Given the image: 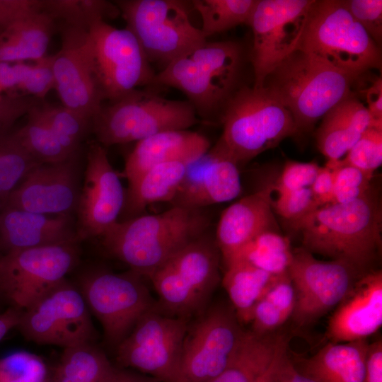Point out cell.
I'll use <instances>...</instances> for the list:
<instances>
[{
  "instance_id": "6da1fadb",
  "label": "cell",
  "mask_w": 382,
  "mask_h": 382,
  "mask_svg": "<svg viewBox=\"0 0 382 382\" xmlns=\"http://www.w3.org/2000/svg\"><path fill=\"white\" fill-rule=\"evenodd\" d=\"M289 224L311 253L347 262L364 272L371 270L381 250V211L371 191L353 202L318 206Z\"/></svg>"
},
{
  "instance_id": "7a4b0ae2",
  "label": "cell",
  "mask_w": 382,
  "mask_h": 382,
  "mask_svg": "<svg viewBox=\"0 0 382 382\" xmlns=\"http://www.w3.org/2000/svg\"><path fill=\"white\" fill-rule=\"evenodd\" d=\"M245 59L244 49L238 42L206 41L165 66L156 74L151 85L180 90L202 117H220L242 87Z\"/></svg>"
},
{
  "instance_id": "3957f363",
  "label": "cell",
  "mask_w": 382,
  "mask_h": 382,
  "mask_svg": "<svg viewBox=\"0 0 382 382\" xmlns=\"http://www.w3.org/2000/svg\"><path fill=\"white\" fill-rule=\"evenodd\" d=\"M207 225L198 209L173 206L158 214L117 221L100 236L105 249L131 271L150 278Z\"/></svg>"
},
{
  "instance_id": "277c9868",
  "label": "cell",
  "mask_w": 382,
  "mask_h": 382,
  "mask_svg": "<svg viewBox=\"0 0 382 382\" xmlns=\"http://www.w3.org/2000/svg\"><path fill=\"white\" fill-rule=\"evenodd\" d=\"M357 79L296 50L265 78L267 89L291 114L296 133L313 128L320 119L352 95Z\"/></svg>"
},
{
  "instance_id": "5b68a950",
  "label": "cell",
  "mask_w": 382,
  "mask_h": 382,
  "mask_svg": "<svg viewBox=\"0 0 382 382\" xmlns=\"http://www.w3.org/2000/svg\"><path fill=\"white\" fill-rule=\"evenodd\" d=\"M222 134L209 157L245 163L296 134L290 112L262 87L242 86L224 108Z\"/></svg>"
},
{
  "instance_id": "8992f818",
  "label": "cell",
  "mask_w": 382,
  "mask_h": 382,
  "mask_svg": "<svg viewBox=\"0 0 382 382\" xmlns=\"http://www.w3.org/2000/svg\"><path fill=\"white\" fill-rule=\"evenodd\" d=\"M355 79L381 69V48L343 1L314 0L297 47Z\"/></svg>"
},
{
  "instance_id": "52a82bcc",
  "label": "cell",
  "mask_w": 382,
  "mask_h": 382,
  "mask_svg": "<svg viewBox=\"0 0 382 382\" xmlns=\"http://www.w3.org/2000/svg\"><path fill=\"white\" fill-rule=\"evenodd\" d=\"M188 100H174L151 91L136 89L103 104L91 120L97 142L103 146L139 141L157 133L187 129L199 121Z\"/></svg>"
},
{
  "instance_id": "ba28073f",
  "label": "cell",
  "mask_w": 382,
  "mask_h": 382,
  "mask_svg": "<svg viewBox=\"0 0 382 382\" xmlns=\"http://www.w3.org/2000/svg\"><path fill=\"white\" fill-rule=\"evenodd\" d=\"M216 243L198 237L189 242L150 277L159 296V309L189 318L204 310L219 282Z\"/></svg>"
},
{
  "instance_id": "9c48e42d",
  "label": "cell",
  "mask_w": 382,
  "mask_h": 382,
  "mask_svg": "<svg viewBox=\"0 0 382 382\" xmlns=\"http://www.w3.org/2000/svg\"><path fill=\"white\" fill-rule=\"evenodd\" d=\"M115 4L150 63L165 66L207 41L192 24L185 1L120 0Z\"/></svg>"
},
{
  "instance_id": "30bf717a",
  "label": "cell",
  "mask_w": 382,
  "mask_h": 382,
  "mask_svg": "<svg viewBox=\"0 0 382 382\" xmlns=\"http://www.w3.org/2000/svg\"><path fill=\"white\" fill-rule=\"evenodd\" d=\"M244 330L231 304L218 303L199 313L184 337L176 382H211L226 368Z\"/></svg>"
},
{
  "instance_id": "8fae6325",
  "label": "cell",
  "mask_w": 382,
  "mask_h": 382,
  "mask_svg": "<svg viewBox=\"0 0 382 382\" xmlns=\"http://www.w3.org/2000/svg\"><path fill=\"white\" fill-rule=\"evenodd\" d=\"M78 260L76 243L16 250L0 255V296L19 311L65 279Z\"/></svg>"
},
{
  "instance_id": "7c38bea8",
  "label": "cell",
  "mask_w": 382,
  "mask_h": 382,
  "mask_svg": "<svg viewBox=\"0 0 382 382\" xmlns=\"http://www.w3.org/2000/svg\"><path fill=\"white\" fill-rule=\"evenodd\" d=\"M88 30L94 74L104 100L115 101L139 86L152 84L156 73L129 29H119L98 19Z\"/></svg>"
},
{
  "instance_id": "4fadbf2b",
  "label": "cell",
  "mask_w": 382,
  "mask_h": 382,
  "mask_svg": "<svg viewBox=\"0 0 382 382\" xmlns=\"http://www.w3.org/2000/svg\"><path fill=\"white\" fill-rule=\"evenodd\" d=\"M79 290L101 323L105 340L115 347L145 313L158 307L141 276L132 271L88 273L81 279Z\"/></svg>"
},
{
  "instance_id": "5bb4252c",
  "label": "cell",
  "mask_w": 382,
  "mask_h": 382,
  "mask_svg": "<svg viewBox=\"0 0 382 382\" xmlns=\"http://www.w3.org/2000/svg\"><path fill=\"white\" fill-rule=\"evenodd\" d=\"M16 328L30 341L64 349L92 343L96 334L83 296L65 279L21 311Z\"/></svg>"
},
{
  "instance_id": "9a60e30c",
  "label": "cell",
  "mask_w": 382,
  "mask_h": 382,
  "mask_svg": "<svg viewBox=\"0 0 382 382\" xmlns=\"http://www.w3.org/2000/svg\"><path fill=\"white\" fill-rule=\"evenodd\" d=\"M287 272L295 290L291 318L299 327L336 307L365 273L342 260H319L303 247L292 250Z\"/></svg>"
},
{
  "instance_id": "2e32d148",
  "label": "cell",
  "mask_w": 382,
  "mask_h": 382,
  "mask_svg": "<svg viewBox=\"0 0 382 382\" xmlns=\"http://www.w3.org/2000/svg\"><path fill=\"white\" fill-rule=\"evenodd\" d=\"M189 319L159 308L145 313L116 347V359L161 382H176L182 345Z\"/></svg>"
},
{
  "instance_id": "e0dca14e",
  "label": "cell",
  "mask_w": 382,
  "mask_h": 382,
  "mask_svg": "<svg viewBox=\"0 0 382 382\" xmlns=\"http://www.w3.org/2000/svg\"><path fill=\"white\" fill-rule=\"evenodd\" d=\"M314 0H257L248 25L253 88H262L270 72L297 50Z\"/></svg>"
},
{
  "instance_id": "ac0fdd59",
  "label": "cell",
  "mask_w": 382,
  "mask_h": 382,
  "mask_svg": "<svg viewBox=\"0 0 382 382\" xmlns=\"http://www.w3.org/2000/svg\"><path fill=\"white\" fill-rule=\"evenodd\" d=\"M60 25L62 45L53 55L54 89L62 105L91 120L104 100L94 74L91 36L88 28Z\"/></svg>"
},
{
  "instance_id": "d6986e66",
  "label": "cell",
  "mask_w": 382,
  "mask_h": 382,
  "mask_svg": "<svg viewBox=\"0 0 382 382\" xmlns=\"http://www.w3.org/2000/svg\"><path fill=\"white\" fill-rule=\"evenodd\" d=\"M125 191L110 164L105 146L90 144L83 186L77 202L78 241L101 236L117 221L125 202Z\"/></svg>"
},
{
  "instance_id": "ffe728a7",
  "label": "cell",
  "mask_w": 382,
  "mask_h": 382,
  "mask_svg": "<svg viewBox=\"0 0 382 382\" xmlns=\"http://www.w3.org/2000/svg\"><path fill=\"white\" fill-rule=\"evenodd\" d=\"M79 196L74 155L61 162L35 166L1 207L45 215H70Z\"/></svg>"
},
{
  "instance_id": "44dd1931",
  "label": "cell",
  "mask_w": 382,
  "mask_h": 382,
  "mask_svg": "<svg viewBox=\"0 0 382 382\" xmlns=\"http://www.w3.org/2000/svg\"><path fill=\"white\" fill-rule=\"evenodd\" d=\"M382 325V272L363 274L336 306L326 337L331 342L365 340Z\"/></svg>"
},
{
  "instance_id": "7402d4cb",
  "label": "cell",
  "mask_w": 382,
  "mask_h": 382,
  "mask_svg": "<svg viewBox=\"0 0 382 382\" xmlns=\"http://www.w3.org/2000/svg\"><path fill=\"white\" fill-rule=\"evenodd\" d=\"M0 252L76 243L70 215L51 216L8 207H0Z\"/></svg>"
},
{
  "instance_id": "603a6c76",
  "label": "cell",
  "mask_w": 382,
  "mask_h": 382,
  "mask_svg": "<svg viewBox=\"0 0 382 382\" xmlns=\"http://www.w3.org/2000/svg\"><path fill=\"white\" fill-rule=\"evenodd\" d=\"M210 143L202 134L187 129L157 133L137 142L128 155L124 176L129 185L159 164L181 162L190 165L205 155Z\"/></svg>"
},
{
  "instance_id": "cb8c5ba5",
  "label": "cell",
  "mask_w": 382,
  "mask_h": 382,
  "mask_svg": "<svg viewBox=\"0 0 382 382\" xmlns=\"http://www.w3.org/2000/svg\"><path fill=\"white\" fill-rule=\"evenodd\" d=\"M270 191V185H267L222 212L216 228V243L224 260L259 234L277 231Z\"/></svg>"
},
{
  "instance_id": "d4e9b609",
  "label": "cell",
  "mask_w": 382,
  "mask_h": 382,
  "mask_svg": "<svg viewBox=\"0 0 382 382\" xmlns=\"http://www.w3.org/2000/svg\"><path fill=\"white\" fill-rule=\"evenodd\" d=\"M382 128L367 108L353 94L329 110L316 132L317 146L327 158L326 166L342 159L370 127Z\"/></svg>"
},
{
  "instance_id": "484cf974",
  "label": "cell",
  "mask_w": 382,
  "mask_h": 382,
  "mask_svg": "<svg viewBox=\"0 0 382 382\" xmlns=\"http://www.w3.org/2000/svg\"><path fill=\"white\" fill-rule=\"evenodd\" d=\"M201 173L185 180L171 201L173 206L192 209L231 201L241 192L238 166L221 157H209Z\"/></svg>"
},
{
  "instance_id": "4316f807",
  "label": "cell",
  "mask_w": 382,
  "mask_h": 382,
  "mask_svg": "<svg viewBox=\"0 0 382 382\" xmlns=\"http://www.w3.org/2000/svg\"><path fill=\"white\" fill-rule=\"evenodd\" d=\"M366 339L328 342L318 352L301 362L298 370L317 382H364Z\"/></svg>"
},
{
  "instance_id": "83f0119b",
  "label": "cell",
  "mask_w": 382,
  "mask_h": 382,
  "mask_svg": "<svg viewBox=\"0 0 382 382\" xmlns=\"http://www.w3.org/2000/svg\"><path fill=\"white\" fill-rule=\"evenodd\" d=\"M56 25L54 18L42 10L4 30L0 40V62L43 58Z\"/></svg>"
},
{
  "instance_id": "f1b7e54d",
  "label": "cell",
  "mask_w": 382,
  "mask_h": 382,
  "mask_svg": "<svg viewBox=\"0 0 382 382\" xmlns=\"http://www.w3.org/2000/svg\"><path fill=\"white\" fill-rule=\"evenodd\" d=\"M285 338L282 335H260L244 330L227 366L211 382H254L270 365Z\"/></svg>"
},
{
  "instance_id": "f546056e",
  "label": "cell",
  "mask_w": 382,
  "mask_h": 382,
  "mask_svg": "<svg viewBox=\"0 0 382 382\" xmlns=\"http://www.w3.org/2000/svg\"><path fill=\"white\" fill-rule=\"evenodd\" d=\"M188 166L170 162L151 168L129 185L123 209L133 215L151 204L171 202L186 178Z\"/></svg>"
},
{
  "instance_id": "4dcf8cb0",
  "label": "cell",
  "mask_w": 382,
  "mask_h": 382,
  "mask_svg": "<svg viewBox=\"0 0 382 382\" xmlns=\"http://www.w3.org/2000/svg\"><path fill=\"white\" fill-rule=\"evenodd\" d=\"M226 266L223 286L240 323H250L253 310L278 277L244 261ZM282 275V274H281Z\"/></svg>"
},
{
  "instance_id": "1f68e13d",
  "label": "cell",
  "mask_w": 382,
  "mask_h": 382,
  "mask_svg": "<svg viewBox=\"0 0 382 382\" xmlns=\"http://www.w3.org/2000/svg\"><path fill=\"white\" fill-rule=\"evenodd\" d=\"M114 367L93 343L65 348L55 367L52 382H109Z\"/></svg>"
},
{
  "instance_id": "d6a6232c",
  "label": "cell",
  "mask_w": 382,
  "mask_h": 382,
  "mask_svg": "<svg viewBox=\"0 0 382 382\" xmlns=\"http://www.w3.org/2000/svg\"><path fill=\"white\" fill-rule=\"evenodd\" d=\"M292 248L288 238L277 231L263 232L224 260L225 265L244 261L274 275L288 272L292 259Z\"/></svg>"
},
{
  "instance_id": "836d02e7",
  "label": "cell",
  "mask_w": 382,
  "mask_h": 382,
  "mask_svg": "<svg viewBox=\"0 0 382 382\" xmlns=\"http://www.w3.org/2000/svg\"><path fill=\"white\" fill-rule=\"evenodd\" d=\"M294 305L295 290L286 272L278 277L256 304L250 330L260 335L272 333L291 318Z\"/></svg>"
},
{
  "instance_id": "e575fe53",
  "label": "cell",
  "mask_w": 382,
  "mask_h": 382,
  "mask_svg": "<svg viewBox=\"0 0 382 382\" xmlns=\"http://www.w3.org/2000/svg\"><path fill=\"white\" fill-rule=\"evenodd\" d=\"M257 0H194L190 3L202 20L200 30L208 37L241 24L248 25Z\"/></svg>"
},
{
  "instance_id": "d590c367",
  "label": "cell",
  "mask_w": 382,
  "mask_h": 382,
  "mask_svg": "<svg viewBox=\"0 0 382 382\" xmlns=\"http://www.w3.org/2000/svg\"><path fill=\"white\" fill-rule=\"evenodd\" d=\"M39 100L28 112L27 123L16 131V134L25 148L40 163H53L65 161L74 155H70L64 149L40 115L37 108Z\"/></svg>"
},
{
  "instance_id": "8d00e7d4",
  "label": "cell",
  "mask_w": 382,
  "mask_h": 382,
  "mask_svg": "<svg viewBox=\"0 0 382 382\" xmlns=\"http://www.w3.org/2000/svg\"><path fill=\"white\" fill-rule=\"evenodd\" d=\"M40 164L16 132L0 131V207L25 175Z\"/></svg>"
},
{
  "instance_id": "74e56055",
  "label": "cell",
  "mask_w": 382,
  "mask_h": 382,
  "mask_svg": "<svg viewBox=\"0 0 382 382\" xmlns=\"http://www.w3.org/2000/svg\"><path fill=\"white\" fill-rule=\"evenodd\" d=\"M42 10L63 25L86 28L96 20L115 18L120 14L115 4L104 0H43Z\"/></svg>"
},
{
  "instance_id": "f35d334b",
  "label": "cell",
  "mask_w": 382,
  "mask_h": 382,
  "mask_svg": "<svg viewBox=\"0 0 382 382\" xmlns=\"http://www.w3.org/2000/svg\"><path fill=\"white\" fill-rule=\"evenodd\" d=\"M39 112L53 131L64 149L71 156L91 127V120L64 105L38 102Z\"/></svg>"
},
{
  "instance_id": "ab89813d",
  "label": "cell",
  "mask_w": 382,
  "mask_h": 382,
  "mask_svg": "<svg viewBox=\"0 0 382 382\" xmlns=\"http://www.w3.org/2000/svg\"><path fill=\"white\" fill-rule=\"evenodd\" d=\"M382 163V128L368 129L349 150L345 157L330 166L348 165L357 168L373 178L374 171Z\"/></svg>"
},
{
  "instance_id": "60d3db41",
  "label": "cell",
  "mask_w": 382,
  "mask_h": 382,
  "mask_svg": "<svg viewBox=\"0 0 382 382\" xmlns=\"http://www.w3.org/2000/svg\"><path fill=\"white\" fill-rule=\"evenodd\" d=\"M19 77L17 89L25 96L42 100L54 88L53 55L45 56L29 65L23 62L16 63Z\"/></svg>"
},
{
  "instance_id": "b9f144b4",
  "label": "cell",
  "mask_w": 382,
  "mask_h": 382,
  "mask_svg": "<svg viewBox=\"0 0 382 382\" xmlns=\"http://www.w3.org/2000/svg\"><path fill=\"white\" fill-rule=\"evenodd\" d=\"M48 376L44 361L33 354L18 352L0 359V382H42Z\"/></svg>"
},
{
  "instance_id": "7bdbcfd3",
  "label": "cell",
  "mask_w": 382,
  "mask_h": 382,
  "mask_svg": "<svg viewBox=\"0 0 382 382\" xmlns=\"http://www.w3.org/2000/svg\"><path fill=\"white\" fill-rule=\"evenodd\" d=\"M270 185L272 210L289 222L301 219L319 206L310 187L286 190Z\"/></svg>"
},
{
  "instance_id": "ee69618b",
  "label": "cell",
  "mask_w": 382,
  "mask_h": 382,
  "mask_svg": "<svg viewBox=\"0 0 382 382\" xmlns=\"http://www.w3.org/2000/svg\"><path fill=\"white\" fill-rule=\"evenodd\" d=\"M333 190L330 203H347L359 199L370 191L372 177L348 165H338L331 168Z\"/></svg>"
},
{
  "instance_id": "f6af8a7d",
  "label": "cell",
  "mask_w": 382,
  "mask_h": 382,
  "mask_svg": "<svg viewBox=\"0 0 382 382\" xmlns=\"http://www.w3.org/2000/svg\"><path fill=\"white\" fill-rule=\"evenodd\" d=\"M352 17L381 48L382 41V1H343Z\"/></svg>"
},
{
  "instance_id": "bcb514c9",
  "label": "cell",
  "mask_w": 382,
  "mask_h": 382,
  "mask_svg": "<svg viewBox=\"0 0 382 382\" xmlns=\"http://www.w3.org/2000/svg\"><path fill=\"white\" fill-rule=\"evenodd\" d=\"M320 168V166L313 162L287 161L279 179L274 185L286 190L310 187Z\"/></svg>"
},
{
  "instance_id": "7dc6e473",
  "label": "cell",
  "mask_w": 382,
  "mask_h": 382,
  "mask_svg": "<svg viewBox=\"0 0 382 382\" xmlns=\"http://www.w3.org/2000/svg\"><path fill=\"white\" fill-rule=\"evenodd\" d=\"M43 9V0H0V30L15 24Z\"/></svg>"
},
{
  "instance_id": "c3c4849f",
  "label": "cell",
  "mask_w": 382,
  "mask_h": 382,
  "mask_svg": "<svg viewBox=\"0 0 382 382\" xmlns=\"http://www.w3.org/2000/svg\"><path fill=\"white\" fill-rule=\"evenodd\" d=\"M37 99L16 94L0 97V131H7L21 117L27 115Z\"/></svg>"
},
{
  "instance_id": "681fc988",
  "label": "cell",
  "mask_w": 382,
  "mask_h": 382,
  "mask_svg": "<svg viewBox=\"0 0 382 382\" xmlns=\"http://www.w3.org/2000/svg\"><path fill=\"white\" fill-rule=\"evenodd\" d=\"M310 188L319 206L330 203L333 190L332 170L327 166L320 167Z\"/></svg>"
},
{
  "instance_id": "f907efd6",
  "label": "cell",
  "mask_w": 382,
  "mask_h": 382,
  "mask_svg": "<svg viewBox=\"0 0 382 382\" xmlns=\"http://www.w3.org/2000/svg\"><path fill=\"white\" fill-rule=\"evenodd\" d=\"M364 382H382V340L369 344Z\"/></svg>"
},
{
  "instance_id": "816d5d0a",
  "label": "cell",
  "mask_w": 382,
  "mask_h": 382,
  "mask_svg": "<svg viewBox=\"0 0 382 382\" xmlns=\"http://www.w3.org/2000/svg\"><path fill=\"white\" fill-rule=\"evenodd\" d=\"M366 99V107L372 117L382 122V80L381 76L376 77L371 85L364 91Z\"/></svg>"
},
{
  "instance_id": "f5cc1de1",
  "label": "cell",
  "mask_w": 382,
  "mask_h": 382,
  "mask_svg": "<svg viewBox=\"0 0 382 382\" xmlns=\"http://www.w3.org/2000/svg\"><path fill=\"white\" fill-rule=\"evenodd\" d=\"M276 382H317L301 373L289 357L285 354L279 369Z\"/></svg>"
},
{
  "instance_id": "db71d44e",
  "label": "cell",
  "mask_w": 382,
  "mask_h": 382,
  "mask_svg": "<svg viewBox=\"0 0 382 382\" xmlns=\"http://www.w3.org/2000/svg\"><path fill=\"white\" fill-rule=\"evenodd\" d=\"M288 340L287 337L283 340L270 365L254 382H276L277 375L281 363L284 357L287 353Z\"/></svg>"
},
{
  "instance_id": "11a10c76",
  "label": "cell",
  "mask_w": 382,
  "mask_h": 382,
  "mask_svg": "<svg viewBox=\"0 0 382 382\" xmlns=\"http://www.w3.org/2000/svg\"><path fill=\"white\" fill-rule=\"evenodd\" d=\"M19 82L16 64L0 62V93L2 91L17 89Z\"/></svg>"
},
{
  "instance_id": "9f6ffc18",
  "label": "cell",
  "mask_w": 382,
  "mask_h": 382,
  "mask_svg": "<svg viewBox=\"0 0 382 382\" xmlns=\"http://www.w3.org/2000/svg\"><path fill=\"white\" fill-rule=\"evenodd\" d=\"M21 314V311L13 307H8L0 313V341L9 330L16 328Z\"/></svg>"
},
{
  "instance_id": "6f0895ef",
  "label": "cell",
  "mask_w": 382,
  "mask_h": 382,
  "mask_svg": "<svg viewBox=\"0 0 382 382\" xmlns=\"http://www.w3.org/2000/svg\"><path fill=\"white\" fill-rule=\"evenodd\" d=\"M109 382H161L158 379L132 371L115 369Z\"/></svg>"
},
{
  "instance_id": "680465c9",
  "label": "cell",
  "mask_w": 382,
  "mask_h": 382,
  "mask_svg": "<svg viewBox=\"0 0 382 382\" xmlns=\"http://www.w3.org/2000/svg\"><path fill=\"white\" fill-rule=\"evenodd\" d=\"M42 382H52L51 376H48L45 380Z\"/></svg>"
},
{
  "instance_id": "91938a15",
  "label": "cell",
  "mask_w": 382,
  "mask_h": 382,
  "mask_svg": "<svg viewBox=\"0 0 382 382\" xmlns=\"http://www.w3.org/2000/svg\"><path fill=\"white\" fill-rule=\"evenodd\" d=\"M0 299H1V296H0Z\"/></svg>"
},
{
  "instance_id": "94428289",
  "label": "cell",
  "mask_w": 382,
  "mask_h": 382,
  "mask_svg": "<svg viewBox=\"0 0 382 382\" xmlns=\"http://www.w3.org/2000/svg\"><path fill=\"white\" fill-rule=\"evenodd\" d=\"M0 97H1V96H0Z\"/></svg>"
},
{
  "instance_id": "6125c7cd",
  "label": "cell",
  "mask_w": 382,
  "mask_h": 382,
  "mask_svg": "<svg viewBox=\"0 0 382 382\" xmlns=\"http://www.w3.org/2000/svg\"></svg>"
}]
</instances>
